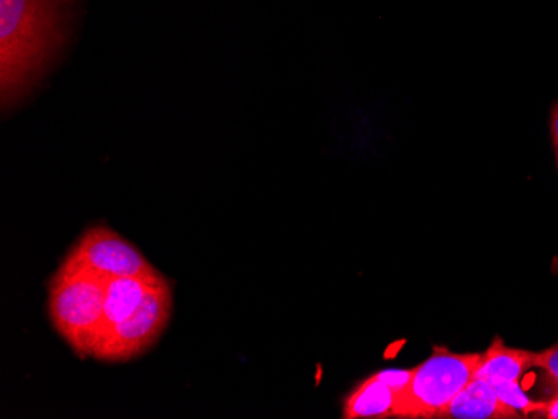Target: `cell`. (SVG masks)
<instances>
[{"label":"cell","instance_id":"cell-1","mask_svg":"<svg viewBox=\"0 0 558 419\" xmlns=\"http://www.w3.org/2000/svg\"><path fill=\"white\" fill-rule=\"evenodd\" d=\"M62 0H0L2 109L29 96L65 42Z\"/></svg>","mask_w":558,"mask_h":419},{"label":"cell","instance_id":"cell-2","mask_svg":"<svg viewBox=\"0 0 558 419\" xmlns=\"http://www.w3.org/2000/svg\"><path fill=\"white\" fill-rule=\"evenodd\" d=\"M109 280L62 264L49 284L50 323L81 358L93 356L105 319Z\"/></svg>","mask_w":558,"mask_h":419},{"label":"cell","instance_id":"cell-3","mask_svg":"<svg viewBox=\"0 0 558 419\" xmlns=\"http://www.w3.org/2000/svg\"><path fill=\"white\" fill-rule=\"evenodd\" d=\"M480 361V353H451L437 346L434 355L412 369V380L398 396L393 418H438L473 380Z\"/></svg>","mask_w":558,"mask_h":419},{"label":"cell","instance_id":"cell-4","mask_svg":"<svg viewBox=\"0 0 558 419\" xmlns=\"http://www.w3.org/2000/svg\"><path fill=\"white\" fill-rule=\"evenodd\" d=\"M172 315V289L162 281L147 293L140 308L124 319L97 346L93 358L106 362H124L153 346L168 326Z\"/></svg>","mask_w":558,"mask_h":419},{"label":"cell","instance_id":"cell-5","mask_svg":"<svg viewBox=\"0 0 558 419\" xmlns=\"http://www.w3.org/2000/svg\"><path fill=\"white\" fill-rule=\"evenodd\" d=\"M62 264L84 269L106 280L161 276L133 243L108 226H94L86 231Z\"/></svg>","mask_w":558,"mask_h":419},{"label":"cell","instance_id":"cell-6","mask_svg":"<svg viewBox=\"0 0 558 419\" xmlns=\"http://www.w3.org/2000/svg\"><path fill=\"white\" fill-rule=\"evenodd\" d=\"M162 281H166L162 274L158 278H114V280H109L108 291H106L105 319H102V326H100L94 352L111 333L112 328L130 318L140 308L147 293Z\"/></svg>","mask_w":558,"mask_h":419},{"label":"cell","instance_id":"cell-7","mask_svg":"<svg viewBox=\"0 0 558 419\" xmlns=\"http://www.w3.org/2000/svg\"><path fill=\"white\" fill-rule=\"evenodd\" d=\"M519 411L505 405L488 381L472 380L453 402L438 415V419H517Z\"/></svg>","mask_w":558,"mask_h":419},{"label":"cell","instance_id":"cell-8","mask_svg":"<svg viewBox=\"0 0 558 419\" xmlns=\"http://www.w3.org/2000/svg\"><path fill=\"white\" fill-rule=\"evenodd\" d=\"M530 368H535V353L526 349L510 348L495 337L490 348L482 355L478 368L475 369L473 380H484L488 383L498 381H520Z\"/></svg>","mask_w":558,"mask_h":419},{"label":"cell","instance_id":"cell-9","mask_svg":"<svg viewBox=\"0 0 558 419\" xmlns=\"http://www.w3.org/2000/svg\"><path fill=\"white\" fill-rule=\"evenodd\" d=\"M398 393L378 374L366 378L344 399V419L393 418Z\"/></svg>","mask_w":558,"mask_h":419},{"label":"cell","instance_id":"cell-10","mask_svg":"<svg viewBox=\"0 0 558 419\" xmlns=\"http://www.w3.org/2000/svg\"><path fill=\"white\" fill-rule=\"evenodd\" d=\"M492 386H494L498 398L505 405H509L510 408L519 411L523 418H529V416L534 415V412L542 408V403L532 402L526 396L525 391L520 386V381H498V383H492Z\"/></svg>","mask_w":558,"mask_h":419},{"label":"cell","instance_id":"cell-11","mask_svg":"<svg viewBox=\"0 0 558 419\" xmlns=\"http://www.w3.org/2000/svg\"><path fill=\"white\" fill-rule=\"evenodd\" d=\"M535 368L544 369L558 387V343L544 352L535 353Z\"/></svg>","mask_w":558,"mask_h":419},{"label":"cell","instance_id":"cell-12","mask_svg":"<svg viewBox=\"0 0 558 419\" xmlns=\"http://www.w3.org/2000/svg\"><path fill=\"white\" fill-rule=\"evenodd\" d=\"M378 374L388 386L393 387L400 396L401 391L409 386L410 380H412V369H385L379 371Z\"/></svg>","mask_w":558,"mask_h":419},{"label":"cell","instance_id":"cell-13","mask_svg":"<svg viewBox=\"0 0 558 419\" xmlns=\"http://www.w3.org/2000/svg\"><path fill=\"white\" fill-rule=\"evenodd\" d=\"M532 418L558 419V394L550 402L542 403V408Z\"/></svg>","mask_w":558,"mask_h":419},{"label":"cell","instance_id":"cell-14","mask_svg":"<svg viewBox=\"0 0 558 419\" xmlns=\"http://www.w3.org/2000/svg\"><path fill=\"white\" fill-rule=\"evenodd\" d=\"M550 131L551 140H554V146L558 147V104L555 106L554 111H551Z\"/></svg>","mask_w":558,"mask_h":419},{"label":"cell","instance_id":"cell-15","mask_svg":"<svg viewBox=\"0 0 558 419\" xmlns=\"http://www.w3.org/2000/svg\"><path fill=\"white\" fill-rule=\"evenodd\" d=\"M555 151H557V162H558V147H555Z\"/></svg>","mask_w":558,"mask_h":419}]
</instances>
